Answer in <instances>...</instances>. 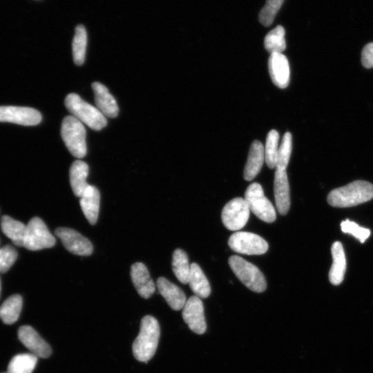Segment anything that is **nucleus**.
Here are the masks:
<instances>
[{"mask_svg":"<svg viewBox=\"0 0 373 373\" xmlns=\"http://www.w3.org/2000/svg\"><path fill=\"white\" fill-rule=\"evenodd\" d=\"M285 0H266V3L261 9L258 19L263 26H270L280 10Z\"/></svg>","mask_w":373,"mask_h":373,"instance_id":"nucleus-32","label":"nucleus"},{"mask_svg":"<svg viewBox=\"0 0 373 373\" xmlns=\"http://www.w3.org/2000/svg\"><path fill=\"white\" fill-rule=\"evenodd\" d=\"M279 134L277 131L271 130L266 138L265 149V160L269 169L276 167L277 157L278 153Z\"/></svg>","mask_w":373,"mask_h":373,"instance_id":"nucleus-30","label":"nucleus"},{"mask_svg":"<svg viewBox=\"0 0 373 373\" xmlns=\"http://www.w3.org/2000/svg\"><path fill=\"white\" fill-rule=\"evenodd\" d=\"M341 228L343 232L352 234L362 243L370 235V229L359 227L356 222L349 220L343 221L341 224Z\"/></svg>","mask_w":373,"mask_h":373,"instance_id":"nucleus-34","label":"nucleus"},{"mask_svg":"<svg viewBox=\"0 0 373 373\" xmlns=\"http://www.w3.org/2000/svg\"><path fill=\"white\" fill-rule=\"evenodd\" d=\"M249 212L250 209L245 200L235 198L228 202L222 209L221 213L222 223L229 230H239L247 222Z\"/></svg>","mask_w":373,"mask_h":373,"instance_id":"nucleus-9","label":"nucleus"},{"mask_svg":"<svg viewBox=\"0 0 373 373\" xmlns=\"http://www.w3.org/2000/svg\"><path fill=\"white\" fill-rule=\"evenodd\" d=\"M331 251L333 262L329 272V279L332 285H338L343 280L346 270L345 255L341 242H334Z\"/></svg>","mask_w":373,"mask_h":373,"instance_id":"nucleus-21","label":"nucleus"},{"mask_svg":"<svg viewBox=\"0 0 373 373\" xmlns=\"http://www.w3.org/2000/svg\"><path fill=\"white\" fill-rule=\"evenodd\" d=\"M56 242L44 221L39 217L32 218L26 224L23 247L30 251L52 247Z\"/></svg>","mask_w":373,"mask_h":373,"instance_id":"nucleus-7","label":"nucleus"},{"mask_svg":"<svg viewBox=\"0 0 373 373\" xmlns=\"http://www.w3.org/2000/svg\"><path fill=\"white\" fill-rule=\"evenodd\" d=\"M373 198V184L364 180H356L330 191L328 203L335 207H350Z\"/></svg>","mask_w":373,"mask_h":373,"instance_id":"nucleus-1","label":"nucleus"},{"mask_svg":"<svg viewBox=\"0 0 373 373\" xmlns=\"http://www.w3.org/2000/svg\"><path fill=\"white\" fill-rule=\"evenodd\" d=\"M8 373V372H7Z\"/></svg>","mask_w":373,"mask_h":373,"instance_id":"nucleus-37","label":"nucleus"},{"mask_svg":"<svg viewBox=\"0 0 373 373\" xmlns=\"http://www.w3.org/2000/svg\"><path fill=\"white\" fill-rule=\"evenodd\" d=\"M274 190L276 209L280 215L285 216L290 207L289 185L286 170L276 169Z\"/></svg>","mask_w":373,"mask_h":373,"instance_id":"nucleus-15","label":"nucleus"},{"mask_svg":"<svg viewBox=\"0 0 373 373\" xmlns=\"http://www.w3.org/2000/svg\"><path fill=\"white\" fill-rule=\"evenodd\" d=\"M285 35V30L282 26H278L269 31L264 40L267 51L270 54L283 52L286 48Z\"/></svg>","mask_w":373,"mask_h":373,"instance_id":"nucleus-29","label":"nucleus"},{"mask_svg":"<svg viewBox=\"0 0 373 373\" xmlns=\"http://www.w3.org/2000/svg\"><path fill=\"white\" fill-rule=\"evenodd\" d=\"M0 294H1V280H0Z\"/></svg>","mask_w":373,"mask_h":373,"instance_id":"nucleus-36","label":"nucleus"},{"mask_svg":"<svg viewBox=\"0 0 373 373\" xmlns=\"http://www.w3.org/2000/svg\"><path fill=\"white\" fill-rule=\"evenodd\" d=\"M55 234L59 238L64 247L73 254L87 256L93 253L90 241L73 229L59 227L55 229Z\"/></svg>","mask_w":373,"mask_h":373,"instance_id":"nucleus-10","label":"nucleus"},{"mask_svg":"<svg viewBox=\"0 0 373 373\" xmlns=\"http://www.w3.org/2000/svg\"><path fill=\"white\" fill-rule=\"evenodd\" d=\"M157 286L160 294L171 309L178 311L184 307L186 302V296L179 287L164 277L157 279Z\"/></svg>","mask_w":373,"mask_h":373,"instance_id":"nucleus-18","label":"nucleus"},{"mask_svg":"<svg viewBox=\"0 0 373 373\" xmlns=\"http://www.w3.org/2000/svg\"><path fill=\"white\" fill-rule=\"evenodd\" d=\"M172 269L181 283L185 285L189 283L191 267L186 253L181 249H177L173 253Z\"/></svg>","mask_w":373,"mask_h":373,"instance_id":"nucleus-26","label":"nucleus"},{"mask_svg":"<svg viewBox=\"0 0 373 373\" xmlns=\"http://www.w3.org/2000/svg\"><path fill=\"white\" fill-rule=\"evenodd\" d=\"M189 284L195 295L200 298H207L211 293L209 283L199 265L195 262L190 265Z\"/></svg>","mask_w":373,"mask_h":373,"instance_id":"nucleus-23","label":"nucleus"},{"mask_svg":"<svg viewBox=\"0 0 373 373\" xmlns=\"http://www.w3.org/2000/svg\"><path fill=\"white\" fill-rule=\"evenodd\" d=\"M182 309L183 320L189 329L195 334H204L207 329V323L201 299L196 296H191Z\"/></svg>","mask_w":373,"mask_h":373,"instance_id":"nucleus-12","label":"nucleus"},{"mask_svg":"<svg viewBox=\"0 0 373 373\" xmlns=\"http://www.w3.org/2000/svg\"><path fill=\"white\" fill-rule=\"evenodd\" d=\"M99 203V190L95 186L89 185L81 195L79 204L86 218L90 224H95L97 220Z\"/></svg>","mask_w":373,"mask_h":373,"instance_id":"nucleus-19","label":"nucleus"},{"mask_svg":"<svg viewBox=\"0 0 373 373\" xmlns=\"http://www.w3.org/2000/svg\"><path fill=\"white\" fill-rule=\"evenodd\" d=\"M87 44V33L84 26L78 25L73 39L72 50L75 64L81 66L84 64Z\"/></svg>","mask_w":373,"mask_h":373,"instance_id":"nucleus-28","label":"nucleus"},{"mask_svg":"<svg viewBox=\"0 0 373 373\" xmlns=\"http://www.w3.org/2000/svg\"><path fill=\"white\" fill-rule=\"evenodd\" d=\"M361 62L366 68L373 67V42L366 44L361 52Z\"/></svg>","mask_w":373,"mask_h":373,"instance_id":"nucleus-35","label":"nucleus"},{"mask_svg":"<svg viewBox=\"0 0 373 373\" xmlns=\"http://www.w3.org/2000/svg\"><path fill=\"white\" fill-rule=\"evenodd\" d=\"M228 245L234 251L246 255H262L269 248L267 241L260 236L247 231H238L229 238Z\"/></svg>","mask_w":373,"mask_h":373,"instance_id":"nucleus-8","label":"nucleus"},{"mask_svg":"<svg viewBox=\"0 0 373 373\" xmlns=\"http://www.w3.org/2000/svg\"><path fill=\"white\" fill-rule=\"evenodd\" d=\"M41 121V115L30 107L0 106V122H11L23 126H35Z\"/></svg>","mask_w":373,"mask_h":373,"instance_id":"nucleus-11","label":"nucleus"},{"mask_svg":"<svg viewBox=\"0 0 373 373\" xmlns=\"http://www.w3.org/2000/svg\"><path fill=\"white\" fill-rule=\"evenodd\" d=\"M2 232L12 242L19 247H23V240L26 230V224L13 219L8 216H3L1 220Z\"/></svg>","mask_w":373,"mask_h":373,"instance_id":"nucleus-24","label":"nucleus"},{"mask_svg":"<svg viewBox=\"0 0 373 373\" xmlns=\"http://www.w3.org/2000/svg\"><path fill=\"white\" fill-rule=\"evenodd\" d=\"M160 334L158 321L149 315L143 317L139 334L132 346L133 356L137 361L146 363L154 356Z\"/></svg>","mask_w":373,"mask_h":373,"instance_id":"nucleus-2","label":"nucleus"},{"mask_svg":"<svg viewBox=\"0 0 373 373\" xmlns=\"http://www.w3.org/2000/svg\"><path fill=\"white\" fill-rule=\"evenodd\" d=\"M23 304L20 295L14 294L8 297L0 306V318L6 324H12L19 316Z\"/></svg>","mask_w":373,"mask_h":373,"instance_id":"nucleus-25","label":"nucleus"},{"mask_svg":"<svg viewBox=\"0 0 373 373\" xmlns=\"http://www.w3.org/2000/svg\"><path fill=\"white\" fill-rule=\"evenodd\" d=\"M37 361V356L32 353L15 355L8 365V373H32Z\"/></svg>","mask_w":373,"mask_h":373,"instance_id":"nucleus-27","label":"nucleus"},{"mask_svg":"<svg viewBox=\"0 0 373 373\" xmlns=\"http://www.w3.org/2000/svg\"><path fill=\"white\" fill-rule=\"evenodd\" d=\"M292 137L289 132L285 133L278 148L276 169L286 170L291 155Z\"/></svg>","mask_w":373,"mask_h":373,"instance_id":"nucleus-31","label":"nucleus"},{"mask_svg":"<svg viewBox=\"0 0 373 373\" xmlns=\"http://www.w3.org/2000/svg\"><path fill=\"white\" fill-rule=\"evenodd\" d=\"M17 258V250L7 245L0 248V273H6L14 264Z\"/></svg>","mask_w":373,"mask_h":373,"instance_id":"nucleus-33","label":"nucleus"},{"mask_svg":"<svg viewBox=\"0 0 373 373\" xmlns=\"http://www.w3.org/2000/svg\"><path fill=\"white\" fill-rule=\"evenodd\" d=\"M245 200L249 209L261 220L271 223L276 220V210L271 202L264 195L261 185L251 184L245 191Z\"/></svg>","mask_w":373,"mask_h":373,"instance_id":"nucleus-6","label":"nucleus"},{"mask_svg":"<svg viewBox=\"0 0 373 373\" xmlns=\"http://www.w3.org/2000/svg\"><path fill=\"white\" fill-rule=\"evenodd\" d=\"M88 170V164L82 160H75L70 166L69 171L70 183L73 193L77 197L80 198L90 185L86 182Z\"/></svg>","mask_w":373,"mask_h":373,"instance_id":"nucleus-22","label":"nucleus"},{"mask_svg":"<svg viewBox=\"0 0 373 373\" xmlns=\"http://www.w3.org/2000/svg\"><path fill=\"white\" fill-rule=\"evenodd\" d=\"M67 110L80 122L95 131H99L107 124L106 117L97 109L75 93L68 94L64 100Z\"/></svg>","mask_w":373,"mask_h":373,"instance_id":"nucleus-3","label":"nucleus"},{"mask_svg":"<svg viewBox=\"0 0 373 373\" xmlns=\"http://www.w3.org/2000/svg\"><path fill=\"white\" fill-rule=\"evenodd\" d=\"M131 277L137 293L144 298H150L155 290V285L146 267L142 262H135L131 268Z\"/></svg>","mask_w":373,"mask_h":373,"instance_id":"nucleus-16","label":"nucleus"},{"mask_svg":"<svg viewBox=\"0 0 373 373\" xmlns=\"http://www.w3.org/2000/svg\"><path fill=\"white\" fill-rule=\"evenodd\" d=\"M268 68L272 82L280 88H285L289 82L290 69L286 56L276 52L270 55Z\"/></svg>","mask_w":373,"mask_h":373,"instance_id":"nucleus-14","label":"nucleus"},{"mask_svg":"<svg viewBox=\"0 0 373 373\" xmlns=\"http://www.w3.org/2000/svg\"><path fill=\"white\" fill-rule=\"evenodd\" d=\"M229 265L239 280L250 290L257 293L265 291V278L256 266L238 256L229 257Z\"/></svg>","mask_w":373,"mask_h":373,"instance_id":"nucleus-5","label":"nucleus"},{"mask_svg":"<svg viewBox=\"0 0 373 373\" xmlns=\"http://www.w3.org/2000/svg\"><path fill=\"white\" fill-rule=\"evenodd\" d=\"M19 341L32 352L41 358H48L52 352L50 345L29 325H23L18 329Z\"/></svg>","mask_w":373,"mask_h":373,"instance_id":"nucleus-13","label":"nucleus"},{"mask_svg":"<svg viewBox=\"0 0 373 373\" xmlns=\"http://www.w3.org/2000/svg\"><path fill=\"white\" fill-rule=\"evenodd\" d=\"M265 160V149L262 143L255 140L251 144L244 169V178L252 180L260 171Z\"/></svg>","mask_w":373,"mask_h":373,"instance_id":"nucleus-20","label":"nucleus"},{"mask_svg":"<svg viewBox=\"0 0 373 373\" xmlns=\"http://www.w3.org/2000/svg\"><path fill=\"white\" fill-rule=\"evenodd\" d=\"M86 129L78 119L66 116L62 121L61 136L69 152L75 157L82 158L86 154Z\"/></svg>","mask_w":373,"mask_h":373,"instance_id":"nucleus-4","label":"nucleus"},{"mask_svg":"<svg viewBox=\"0 0 373 373\" xmlns=\"http://www.w3.org/2000/svg\"><path fill=\"white\" fill-rule=\"evenodd\" d=\"M95 95V102L97 109L108 117H115L118 115L119 108L114 97L102 84L95 82L92 84Z\"/></svg>","mask_w":373,"mask_h":373,"instance_id":"nucleus-17","label":"nucleus"}]
</instances>
